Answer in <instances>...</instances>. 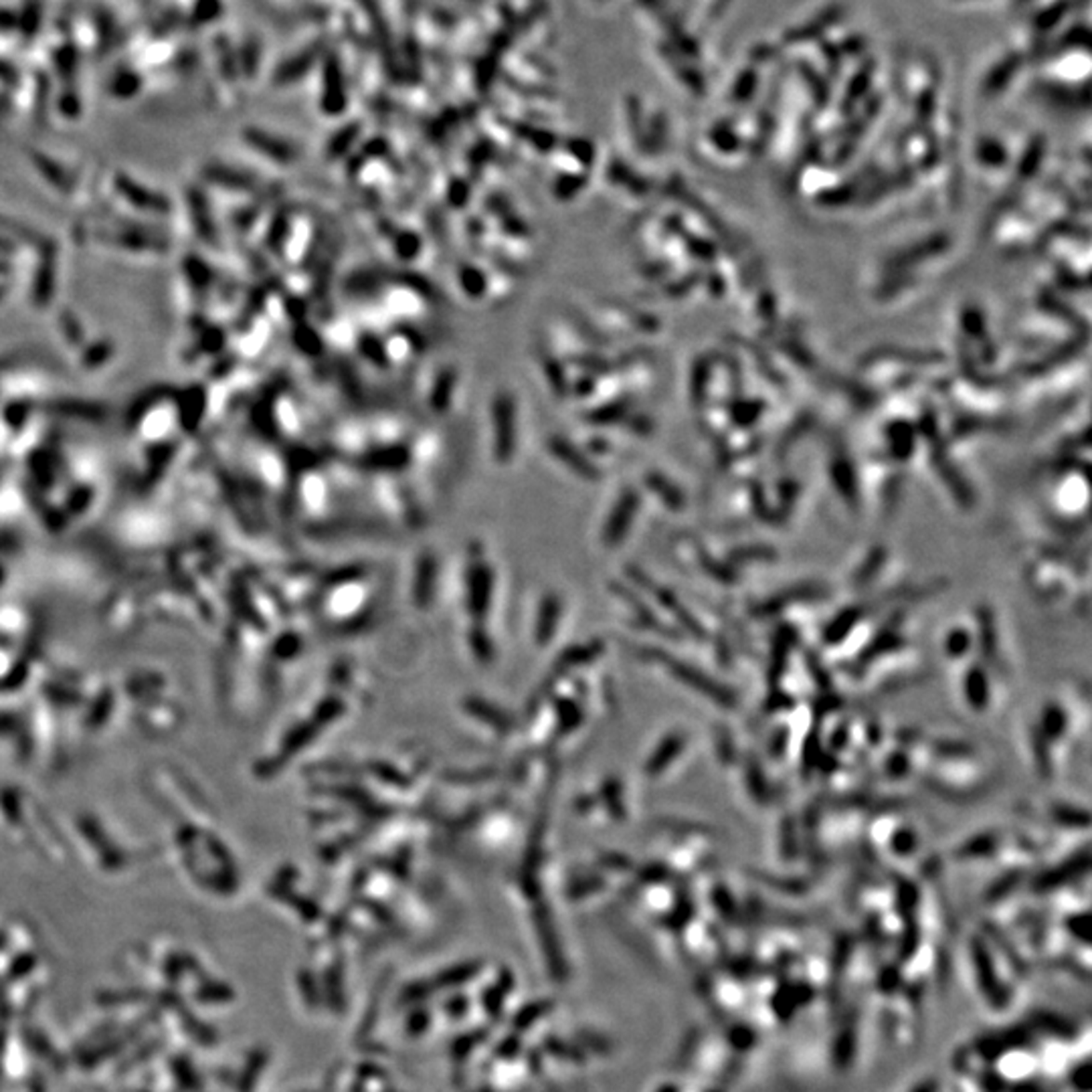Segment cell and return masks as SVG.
Masks as SVG:
<instances>
[{
  "instance_id": "obj_1",
  "label": "cell",
  "mask_w": 1092,
  "mask_h": 1092,
  "mask_svg": "<svg viewBox=\"0 0 1092 1092\" xmlns=\"http://www.w3.org/2000/svg\"><path fill=\"white\" fill-rule=\"evenodd\" d=\"M490 444L496 449V459L508 463L518 447V405L514 394L499 389L490 403Z\"/></svg>"
},
{
  "instance_id": "obj_2",
  "label": "cell",
  "mask_w": 1092,
  "mask_h": 1092,
  "mask_svg": "<svg viewBox=\"0 0 1092 1092\" xmlns=\"http://www.w3.org/2000/svg\"><path fill=\"white\" fill-rule=\"evenodd\" d=\"M664 664L673 678L682 684H686L688 688H692L694 692L704 696V699L714 702L718 708H725V711H735V708L739 706L737 692L730 686H726L725 682L708 676V673L702 672L700 668L686 664V661H678L670 656L664 658Z\"/></svg>"
},
{
  "instance_id": "obj_3",
  "label": "cell",
  "mask_w": 1092,
  "mask_h": 1092,
  "mask_svg": "<svg viewBox=\"0 0 1092 1092\" xmlns=\"http://www.w3.org/2000/svg\"><path fill=\"white\" fill-rule=\"evenodd\" d=\"M823 597H828V589L819 585V583H801L795 587H789L781 593H775L771 597H766L765 601H761L759 606L752 607V615L754 618H775V615L783 613L785 609H789L792 606H797V603H809V601H819Z\"/></svg>"
},
{
  "instance_id": "obj_4",
  "label": "cell",
  "mask_w": 1092,
  "mask_h": 1092,
  "mask_svg": "<svg viewBox=\"0 0 1092 1092\" xmlns=\"http://www.w3.org/2000/svg\"><path fill=\"white\" fill-rule=\"evenodd\" d=\"M115 189L124 196V199L130 201V205L142 208V211H154V213H168L170 211V203L166 196H162L154 191H148L142 184L134 182L130 177H126V174H118L115 177Z\"/></svg>"
},
{
  "instance_id": "obj_5",
  "label": "cell",
  "mask_w": 1092,
  "mask_h": 1092,
  "mask_svg": "<svg viewBox=\"0 0 1092 1092\" xmlns=\"http://www.w3.org/2000/svg\"><path fill=\"white\" fill-rule=\"evenodd\" d=\"M963 696L973 712H985L992 704V684L983 666L973 664L963 676Z\"/></svg>"
},
{
  "instance_id": "obj_6",
  "label": "cell",
  "mask_w": 1092,
  "mask_h": 1092,
  "mask_svg": "<svg viewBox=\"0 0 1092 1092\" xmlns=\"http://www.w3.org/2000/svg\"><path fill=\"white\" fill-rule=\"evenodd\" d=\"M864 615H866V609L862 606H847L842 611L835 613L832 621L823 627V633H821L823 644L830 646V647L844 644L847 640V635H850L859 625V621H862Z\"/></svg>"
},
{
  "instance_id": "obj_7",
  "label": "cell",
  "mask_w": 1092,
  "mask_h": 1092,
  "mask_svg": "<svg viewBox=\"0 0 1092 1092\" xmlns=\"http://www.w3.org/2000/svg\"><path fill=\"white\" fill-rule=\"evenodd\" d=\"M795 640H797V635L792 627H783V630H779V633L775 635L771 656H769V666H766V682L771 684L773 690L779 688V682L787 670V661H789V656H792Z\"/></svg>"
},
{
  "instance_id": "obj_8",
  "label": "cell",
  "mask_w": 1092,
  "mask_h": 1092,
  "mask_svg": "<svg viewBox=\"0 0 1092 1092\" xmlns=\"http://www.w3.org/2000/svg\"><path fill=\"white\" fill-rule=\"evenodd\" d=\"M978 618V647L981 649V656L987 664H995L999 658V633L997 621L992 607L981 606L975 611Z\"/></svg>"
},
{
  "instance_id": "obj_9",
  "label": "cell",
  "mask_w": 1092,
  "mask_h": 1092,
  "mask_svg": "<svg viewBox=\"0 0 1092 1092\" xmlns=\"http://www.w3.org/2000/svg\"><path fill=\"white\" fill-rule=\"evenodd\" d=\"M904 644L906 642H904V637H902L900 632L892 630V627H885V630H880L872 637V642H870L862 649V654L858 656V664L862 666V668H866L870 664H874V661L880 659V658H885V656H888L892 652H899L900 647H904Z\"/></svg>"
},
{
  "instance_id": "obj_10",
  "label": "cell",
  "mask_w": 1092,
  "mask_h": 1092,
  "mask_svg": "<svg viewBox=\"0 0 1092 1092\" xmlns=\"http://www.w3.org/2000/svg\"><path fill=\"white\" fill-rule=\"evenodd\" d=\"M1068 725H1071V718H1068V712L1064 711L1062 704L1048 702L1042 708L1038 730L1048 742L1062 740L1068 733Z\"/></svg>"
},
{
  "instance_id": "obj_11",
  "label": "cell",
  "mask_w": 1092,
  "mask_h": 1092,
  "mask_svg": "<svg viewBox=\"0 0 1092 1092\" xmlns=\"http://www.w3.org/2000/svg\"><path fill=\"white\" fill-rule=\"evenodd\" d=\"M684 749H686V737L680 735V733L668 735L664 740L659 742V747L652 754V759L647 761V773L661 775L673 761L680 757Z\"/></svg>"
},
{
  "instance_id": "obj_12",
  "label": "cell",
  "mask_w": 1092,
  "mask_h": 1092,
  "mask_svg": "<svg viewBox=\"0 0 1092 1092\" xmlns=\"http://www.w3.org/2000/svg\"><path fill=\"white\" fill-rule=\"evenodd\" d=\"M745 785H747V792L749 795L757 801L759 806H766L771 804V785L769 779H766V775L763 771L761 763L749 757L745 761Z\"/></svg>"
},
{
  "instance_id": "obj_13",
  "label": "cell",
  "mask_w": 1092,
  "mask_h": 1092,
  "mask_svg": "<svg viewBox=\"0 0 1092 1092\" xmlns=\"http://www.w3.org/2000/svg\"><path fill=\"white\" fill-rule=\"evenodd\" d=\"M999 847V838L993 832H983L979 835H973L965 844H961L957 847L955 856L963 858V859H979V858H990L997 852Z\"/></svg>"
},
{
  "instance_id": "obj_14",
  "label": "cell",
  "mask_w": 1092,
  "mask_h": 1092,
  "mask_svg": "<svg viewBox=\"0 0 1092 1092\" xmlns=\"http://www.w3.org/2000/svg\"><path fill=\"white\" fill-rule=\"evenodd\" d=\"M1050 818L1062 828L1068 830H1088L1090 826V813L1085 807L1071 806V804H1056L1050 809Z\"/></svg>"
},
{
  "instance_id": "obj_15",
  "label": "cell",
  "mask_w": 1092,
  "mask_h": 1092,
  "mask_svg": "<svg viewBox=\"0 0 1092 1092\" xmlns=\"http://www.w3.org/2000/svg\"><path fill=\"white\" fill-rule=\"evenodd\" d=\"M886 559H888V553H886L885 546H876V549L870 551L866 561L858 566V571L854 575V585L866 587V585L872 583V580L878 577V573L882 571V566L886 565Z\"/></svg>"
},
{
  "instance_id": "obj_16",
  "label": "cell",
  "mask_w": 1092,
  "mask_h": 1092,
  "mask_svg": "<svg viewBox=\"0 0 1092 1092\" xmlns=\"http://www.w3.org/2000/svg\"><path fill=\"white\" fill-rule=\"evenodd\" d=\"M973 633L965 627H952L943 640V652L949 659H963L973 649Z\"/></svg>"
},
{
  "instance_id": "obj_17",
  "label": "cell",
  "mask_w": 1092,
  "mask_h": 1092,
  "mask_svg": "<svg viewBox=\"0 0 1092 1092\" xmlns=\"http://www.w3.org/2000/svg\"><path fill=\"white\" fill-rule=\"evenodd\" d=\"M777 561V551L771 546L752 544V546H737L728 553L730 565H747V563H773Z\"/></svg>"
},
{
  "instance_id": "obj_18",
  "label": "cell",
  "mask_w": 1092,
  "mask_h": 1092,
  "mask_svg": "<svg viewBox=\"0 0 1092 1092\" xmlns=\"http://www.w3.org/2000/svg\"><path fill=\"white\" fill-rule=\"evenodd\" d=\"M191 211L194 217L193 220H194L196 233H199L201 239L211 243L215 239V225L211 220V213H208V205L201 193L191 194Z\"/></svg>"
},
{
  "instance_id": "obj_19",
  "label": "cell",
  "mask_w": 1092,
  "mask_h": 1092,
  "mask_svg": "<svg viewBox=\"0 0 1092 1092\" xmlns=\"http://www.w3.org/2000/svg\"><path fill=\"white\" fill-rule=\"evenodd\" d=\"M888 846H890V852L894 856L906 858V856L914 854L916 847H919V833H916V830L911 826H899L897 830L892 832Z\"/></svg>"
},
{
  "instance_id": "obj_20",
  "label": "cell",
  "mask_w": 1092,
  "mask_h": 1092,
  "mask_svg": "<svg viewBox=\"0 0 1092 1092\" xmlns=\"http://www.w3.org/2000/svg\"><path fill=\"white\" fill-rule=\"evenodd\" d=\"M933 752H935V757L943 759V761H963V759H969L975 751L969 742L940 739V740L933 742Z\"/></svg>"
},
{
  "instance_id": "obj_21",
  "label": "cell",
  "mask_w": 1092,
  "mask_h": 1092,
  "mask_svg": "<svg viewBox=\"0 0 1092 1092\" xmlns=\"http://www.w3.org/2000/svg\"><path fill=\"white\" fill-rule=\"evenodd\" d=\"M205 177L217 182V184H225L229 189H237V191H246V189H253V179L246 177V174H239V172H231L229 168L223 166H213V168H206L205 170Z\"/></svg>"
},
{
  "instance_id": "obj_22",
  "label": "cell",
  "mask_w": 1092,
  "mask_h": 1092,
  "mask_svg": "<svg viewBox=\"0 0 1092 1092\" xmlns=\"http://www.w3.org/2000/svg\"><path fill=\"white\" fill-rule=\"evenodd\" d=\"M1032 751H1033V763L1038 766V773L1044 777V779H1050L1052 777V754H1050V742L1042 737L1040 730L1036 728L1032 735Z\"/></svg>"
},
{
  "instance_id": "obj_23",
  "label": "cell",
  "mask_w": 1092,
  "mask_h": 1092,
  "mask_svg": "<svg viewBox=\"0 0 1092 1092\" xmlns=\"http://www.w3.org/2000/svg\"><path fill=\"white\" fill-rule=\"evenodd\" d=\"M34 165L39 166V172L43 174L45 179H47L51 184H55V189H60L61 193H69L73 189L72 180H69V177H67V172L61 166H57L55 162L37 154L34 156Z\"/></svg>"
},
{
  "instance_id": "obj_24",
  "label": "cell",
  "mask_w": 1092,
  "mask_h": 1092,
  "mask_svg": "<svg viewBox=\"0 0 1092 1092\" xmlns=\"http://www.w3.org/2000/svg\"><path fill=\"white\" fill-rule=\"evenodd\" d=\"M700 563H702V568H706L708 577H712L714 580H718V583H723V585H735V583H739V575H737V571L733 568V565H730L728 561L726 563L714 561L712 556L704 554L702 559H700Z\"/></svg>"
},
{
  "instance_id": "obj_25",
  "label": "cell",
  "mask_w": 1092,
  "mask_h": 1092,
  "mask_svg": "<svg viewBox=\"0 0 1092 1092\" xmlns=\"http://www.w3.org/2000/svg\"><path fill=\"white\" fill-rule=\"evenodd\" d=\"M247 140H249V144H253L255 148L263 150V153H267L272 158H275L277 162H289V160L294 158L292 148H287L286 144H277L273 140H267V136H261L258 132H247Z\"/></svg>"
},
{
  "instance_id": "obj_26",
  "label": "cell",
  "mask_w": 1092,
  "mask_h": 1092,
  "mask_svg": "<svg viewBox=\"0 0 1092 1092\" xmlns=\"http://www.w3.org/2000/svg\"><path fill=\"white\" fill-rule=\"evenodd\" d=\"M51 294H53V265H51V260H47L43 263V270L39 272L37 280H34V292H33L34 304L37 306L49 304Z\"/></svg>"
},
{
  "instance_id": "obj_27",
  "label": "cell",
  "mask_w": 1092,
  "mask_h": 1092,
  "mask_svg": "<svg viewBox=\"0 0 1092 1092\" xmlns=\"http://www.w3.org/2000/svg\"><path fill=\"white\" fill-rule=\"evenodd\" d=\"M55 411H61V415H69V417H81V419H100V417L103 415V409L100 405L86 403V401L57 403Z\"/></svg>"
},
{
  "instance_id": "obj_28",
  "label": "cell",
  "mask_w": 1092,
  "mask_h": 1092,
  "mask_svg": "<svg viewBox=\"0 0 1092 1092\" xmlns=\"http://www.w3.org/2000/svg\"><path fill=\"white\" fill-rule=\"evenodd\" d=\"M797 823L792 816H783L779 826V850L785 858H793L797 854Z\"/></svg>"
},
{
  "instance_id": "obj_29",
  "label": "cell",
  "mask_w": 1092,
  "mask_h": 1092,
  "mask_svg": "<svg viewBox=\"0 0 1092 1092\" xmlns=\"http://www.w3.org/2000/svg\"><path fill=\"white\" fill-rule=\"evenodd\" d=\"M885 773H886L888 779H892V781H900V779H904L906 775L911 773V757H909V754H906L904 749L892 751L888 754L886 763H885Z\"/></svg>"
},
{
  "instance_id": "obj_30",
  "label": "cell",
  "mask_w": 1092,
  "mask_h": 1092,
  "mask_svg": "<svg viewBox=\"0 0 1092 1092\" xmlns=\"http://www.w3.org/2000/svg\"><path fill=\"white\" fill-rule=\"evenodd\" d=\"M113 348L110 342H98L91 348H87L86 354H84V366L86 368H96L100 365L106 363V360L112 356Z\"/></svg>"
},
{
  "instance_id": "obj_31",
  "label": "cell",
  "mask_w": 1092,
  "mask_h": 1092,
  "mask_svg": "<svg viewBox=\"0 0 1092 1092\" xmlns=\"http://www.w3.org/2000/svg\"><path fill=\"white\" fill-rule=\"evenodd\" d=\"M716 751L720 761L730 763L735 759V742L726 728H720V733L716 735Z\"/></svg>"
},
{
  "instance_id": "obj_32",
  "label": "cell",
  "mask_w": 1092,
  "mask_h": 1092,
  "mask_svg": "<svg viewBox=\"0 0 1092 1092\" xmlns=\"http://www.w3.org/2000/svg\"><path fill=\"white\" fill-rule=\"evenodd\" d=\"M61 326H63V332H65L69 342H72V344H81V340H84V332H81V326L77 324V320L72 316V313L63 312Z\"/></svg>"
},
{
  "instance_id": "obj_33",
  "label": "cell",
  "mask_w": 1092,
  "mask_h": 1092,
  "mask_svg": "<svg viewBox=\"0 0 1092 1092\" xmlns=\"http://www.w3.org/2000/svg\"><path fill=\"white\" fill-rule=\"evenodd\" d=\"M787 742H789V733L787 728H777L771 740H769V754L773 759H781L785 751H787Z\"/></svg>"
},
{
  "instance_id": "obj_34",
  "label": "cell",
  "mask_w": 1092,
  "mask_h": 1092,
  "mask_svg": "<svg viewBox=\"0 0 1092 1092\" xmlns=\"http://www.w3.org/2000/svg\"><path fill=\"white\" fill-rule=\"evenodd\" d=\"M7 249H13V243L0 237V251H7Z\"/></svg>"
},
{
  "instance_id": "obj_35",
  "label": "cell",
  "mask_w": 1092,
  "mask_h": 1092,
  "mask_svg": "<svg viewBox=\"0 0 1092 1092\" xmlns=\"http://www.w3.org/2000/svg\"><path fill=\"white\" fill-rule=\"evenodd\" d=\"M7 272H8V267L3 261H0V273H7Z\"/></svg>"
}]
</instances>
